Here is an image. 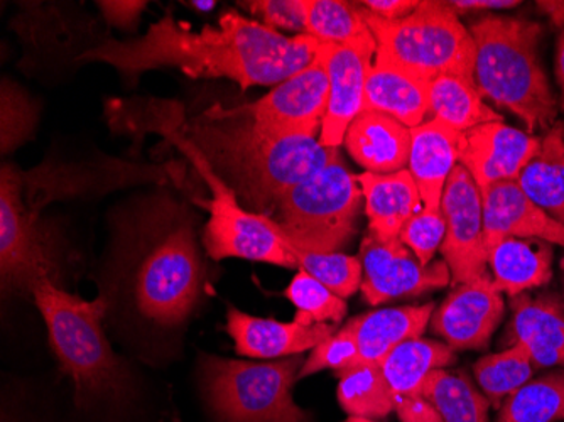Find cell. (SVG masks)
I'll return each instance as SVG.
<instances>
[{"mask_svg": "<svg viewBox=\"0 0 564 422\" xmlns=\"http://www.w3.org/2000/svg\"><path fill=\"white\" fill-rule=\"evenodd\" d=\"M319 41L307 34L286 36L262 22L225 11L217 28L193 31L167 12L144 36L107 40L78 56L80 62L109 63L138 78L148 69H182L193 78H228L242 87H272L312 65Z\"/></svg>", "mask_w": 564, "mask_h": 422, "instance_id": "cell-1", "label": "cell"}, {"mask_svg": "<svg viewBox=\"0 0 564 422\" xmlns=\"http://www.w3.org/2000/svg\"><path fill=\"white\" fill-rule=\"evenodd\" d=\"M180 134L249 206L272 208L296 184L340 158L315 138L265 136L237 109L214 105Z\"/></svg>", "mask_w": 564, "mask_h": 422, "instance_id": "cell-2", "label": "cell"}, {"mask_svg": "<svg viewBox=\"0 0 564 422\" xmlns=\"http://www.w3.org/2000/svg\"><path fill=\"white\" fill-rule=\"evenodd\" d=\"M477 46L475 85L481 97L518 116L529 132L546 129L557 105L538 56L541 25L509 15H485L471 22Z\"/></svg>", "mask_w": 564, "mask_h": 422, "instance_id": "cell-3", "label": "cell"}, {"mask_svg": "<svg viewBox=\"0 0 564 422\" xmlns=\"http://www.w3.org/2000/svg\"><path fill=\"white\" fill-rule=\"evenodd\" d=\"M205 266L188 209L158 203L139 246L134 297L142 316L161 326L182 325L198 303Z\"/></svg>", "mask_w": 564, "mask_h": 422, "instance_id": "cell-4", "label": "cell"}, {"mask_svg": "<svg viewBox=\"0 0 564 422\" xmlns=\"http://www.w3.org/2000/svg\"><path fill=\"white\" fill-rule=\"evenodd\" d=\"M31 296L46 322L51 348L63 372L75 382L76 401H120L131 389V376L101 328L109 297L100 294L87 301L50 279L37 282Z\"/></svg>", "mask_w": 564, "mask_h": 422, "instance_id": "cell-5", "label": "cell"}, {"mask_svg": "<svg viewBox=\"0 0 564 422\" xmlns=\"http://www.w3.org/2000/svg\"><path fill=\"white\" fill-rule=\"evenodd\" d=\"M360 9L376 37L377 55L426 80L456 75L475 82L477 46L448 2L421 0L416 11L398 21L377 18L362 4Z\"/></svg>", "mask_w": 564, "mask_h": 422, "instance_id": "cell-6", "label": "cell"}, {"mask_svg": "<svg viewBox=\"0 0 564 422\" xmlns=\"http://www.w3.org/2000/svg\"><path fill=\"white\" fill-rule=\"evenodd\" d=\"M303 364L300 355L265 364L203 355V393L221 422H310L291 393Z\"/></svg>", "mask_w": 564, "mask_h": 422, "instance_id": "cell-7", "label": "cell"}, {"mask_svg": "<svg viewBox=\"0 0 564 422\" xmlns=\"http://www.w3.org/2000/svg\"><path fill=\"white\" fill-rule=\"evenodd\" d=\"M364 193L341 158L296 184L279 199L281 220L265 215L279 239L319 252H341L354 239Z\"/></svg>", "mask_w": 564, "mask_h": 422, "instance_id": "cell-8", "label": "cell"}, {"mask_svg": "<svg viewBox=\"0 0 564 422\" xmlns=\"http://www.w3.org/2000/svg\"><path fill=\"white\" fill-rule=\"evenodd\" d=\"M164 132L166 138L192 161L203 180L207 181L208 188L214 195L210 202H198L210 212V218L203 228V246L207 249L208 256L214 260L239 257L252 262L274 263L279 268H297L290 250L269 227L265 215L253 214L242 208L236 192L173 127Z\"/></svg>", "mask_w": 564, "mask_h": 422, "instance_id": "cell-9", "label": "cell"}, {"mask_svg": "<svg viewBox=\"0 0 564 422\" xmlns=\"http://www.w3.org/2000/svg\"><path fill=\"white\" fill-rule=\"evenodd\" d=\"M0 275L4 291L25 296L43 279L58 284L59 275L53 237L41 209L25 199L19 170L11 164L0 173Z\"/></svg>", "mask_w": 564, "mask_h": 422, "instance_id": "cell-10", "label": "cell"}, {"mask_svg": "<svg viewBox=\"0 0 564 422\" xmlns=\"http://www.w3.org/2000/svg\"><path fill=\"white\" fill-rule=\"evenodd\" d=\"M328 100V73L315 58L312 65L275 85L261 100L236 109L271 138L318 139Z\"/></svg>", "mask_w": 564, "mask_h": 422, "instance_id": "cell-11", "label": "cell"}, {"mask_svg": "<svg viewBox=\"0 0 564 422\" xmlns=\"http://www.w3.org/2000/svg\"><path fill=\"white\" fill-rule=\"evenodd\" d=\"M446 237L442 246L453 285L467 284L487 274L489 253L484 239V203L477 183L462 164L449 174L442 198Z\"/></svg>", "mask_w": 564, "mask_h": 422, "instance_id": "cell-12", "label": "cell"}, {"mask_svg": "<svg viewBox=\"0 0 564 422\" xmlns=\"http://www.w3.org/2000/svg\"><path fill=\"white\" fill-rule=\"evenodd\" d=\"M358 260L362 266L360 291L372 306L398 297L420 296L452 281L445 260L424 268L401 239L380 240L372 231L364 237Z\"/></svg>", "mask_w": 564, "mask_h": 422, "instance_id": "cell-13", "label": "cell"}, {"mask_svg": "<svg viewBox=\"0 0 564 422\" xmlns=\"http://www.w3.org/2000/svg\"><path fill=\"white\" fill-rule=\"evenodd\" d=\"M376 56L372 31L351 43H319L316 58L325 66L329 82L328 110L319 134L325 148H340L348 127L364 112L366 85Z\"/></svg>", "mask_w": 564, "mask_h": 422, "instance_id": "cell-14", "label": "cell"}, {"mask_svg": "<svg viewBox=\"0 0 564 422\" xmlns=\"http://www.w3.org/2000/svg\"><path fill=\"white\" fill-rule=\"evenodd\" d=\"M502 316V293L487 272L477 281L455 285L438 310H434L431 328L453 350H478L487 347Z\"/></svg>", "mask_w": 564, "mask_h": 422, "instance_id": "cell-15", "label": "cell"}, {"mask_svg": "<svg viewBox=\"0 0 564 422\" xmlns=\"http://www.w3.org/2000/svg\"><path fill=\"white\" fill-rule=\"evenodd\" d=\"M541 149V139L500 122L484 123L462 138L459 164L484 192L502 181H518Z\"/></svg>", "mask_w": 564, "mask_h": 422, "instance_id": "cell-16", "label": "cell"}, {"mask_svg": "<svg viewBox=\"0 0 564 422\" xmlns=\"http://www.w3.org/2000/svg\"><path fill=\"white\" fill-rule=\"evenodd\" d=\"M480 193L487 253L506 239H535L564 247L563 225L535 205L518 181H502Z\"/></svg>", "mask_w": 564, "mask_h": 422, "instance_id": "cell-17", "label": "cell"}, {"mask_svg": "<svg viewBox=\"0 0 564 422\" xmlns=\"http://www.w3.org/2000/svg\"><path fill=\"white\" fill-rule=\"evenodd\" d=\"M227 332L236 342L237 354L272 360L313 350L335 333V325L312 323L301 314H296L294 322L281 323L228 306Z\"/></svg>", "mask_w": 564, "mask_h": 422, "instance_id": "cell-18", "label": "cell"}, {"mask_svg": "<svg viewBox=\"0 0 564 422\" xmlns=\"http://www.w3.org/2000/svg\"><path fill=\"white\" fill-rule=\"evenodd\" d=\"M512 322L507 328V347L522 343L535 370L564 368V301L557 294L510 297Z\"/></svg>", "mask_w": 564, "mask_h": 422, "instance_id": "cell-19", "label": "cell"}, {"mask_svg": "<svg viewBox=\"0 0 564 422\" xmlns=\"http://www.w3.org/2000/svg\"><path fill=\"white\" fill-rule=\"evenodd\" d=\"M462 138L464 134L438 119L424 120L411 129L408 170L416 181L424 208L442 209L449 174L459 164Z\"/></svg>", "mask_w": 564, "mask_h": 422, "instance_id": "cell-20", "label": "cell"}, {"mask_svg": "<svg viewBox=\"0 0 564 422\" xmlns=\"http://www.w3.org/2000/svg\"><path fill=\"white\" fill-rule=\"evenodd\" d=\"M431 80L377 55L366 85L364 110L386 113L414 129L427 120Z\"/></svg>", "mask_w": 564, "mask_h": 422, "instance_id": "cell-21", "label": "cell"}, {"mask_svg": "<svg viewBox=\"0 0 564 422\" xmlns=\"http://www.w3.org/2000/svg\"><path fill=\"white\" fill-rule=\"evenodd\" d=\"M344 144L367 173H398L408 167L411 129L386 113L364 110L348 127Z\"/></svg>", "mask_w": 564, "mask_h": 422, "instance_id": "cell-22", "label": "cell"}, {"mask_svg": "<svg viewBox=\"0 0 564 422\" xmlns=\"http://www.w3.org/2000/svg\"><path fill=\"white\" fill-rule=\"evenodd\" d=\"M366 199L369 231L380 240L399 239L402 228L423 209L420 188L408 167L398 173L358 176Z\"/></svg>", "mask_w": 564, "mask_h": 422, "instance_id": "cell-23", "label": "cell"}, {"mask_svg": "<svg viewBox=\"0 0 564 422\" xmlns=\"http://www.w3.org/2000/svg\"><path fill=\"white\" fill-rule=\"evenodd\" d=\"M434 304L386 307L350 320L362 364L380 365L401 343L421 338L430 325Z\"/></svg>", "mask_w": 564, "mask_h": 422, "instance_id": "cell-24", "label": "cell"}, {"mask_svg": "<svg viewBox=\"0 0 564 422\" xmlns=\"http://www.w3.org/2000/svg\"><path fill=\"white\" fill-rule=\"evenodd\" d=\"M551 244L535 239H506L489 252L490 275L499 293L509 297L543 288L553 278Z\"/></svg>", "mask_w": 564, "mask_h": 422, "instance_id": "cell-25", "label": "cell"}, {"mask_svg": "<svg viewBox=\"0 0 564 422\" xmlns=\"http://www.w3.org/2000/svg\"><path fill=\"white\" fill-rule=\"evenodd\" d=\"M455 361V350L436 339L414 338L401 343L380 364L392 398L417 396L427 377Z\"/></svg>", "mask_w": 564, "mask_h": 422, "instance_id": "cell-26", "label": "cell"}, {"mask_svg": "<svg viewBox=\"0 0 564 422\" xmlns=\"http://www.w3.org/2000/svg\"><path fill=\"white\" fill-rule=\"evenodd\" d=\"M522 192L564 227V127L541 139V149L518 180Z\"/></svg>", "mask_w": 564, "mask_h": 422, "instance_id": "cell-27", "label": "cell"}, {"mask_svg": "<svg viewBox=\"0 0 564 422\" xmlns=\"http://www.w3.org/2000/svg\"><path fill=\"white\" fill-rule=\"evenodd\" d=\"M427 119L442 120L459 134H465L484 123L500 122L502 116L485 104L475 82L442 75L431 82Z\"/></svg>", "mask_w": 564, "mask_h": 422, "instance_id": "cell-28", "label": "cell"}, {"mask_svg": "<svg viewBox=\"0 0 564 422\" xmlns=\"http://www.w3.org/2000/svg\"><path fill=\"white\" fill-rule=\"evenodd\" d=\"M438 409L443 422H489V399L484 398L465 374L445 368L427 377L420 393Z\"/></svg>", "mask_w": 564, "mask_h": 422, "instance_id": "cell-29", "label": "cell"}, {"mask_svg": "<svg viewBox=\"0 0 564 422\" xmlns=\"http://www.w3.org/2000/svg\"><path fill=\"white\" fill-rule=\"evenodd\" d=\"M497 422H564V372L529 380L500 405Z\"/></svg>", "mask_w": 564, "mask_h": 422, "instance_id": "cell-30", "label": "cell"}, {"mask_svg": "<svg viewBox=\"0 0 564 422\" xmlns=\"http://www.w3.org/2000/svg\"><path fill=\"white\" fill-rule=\"evenodd\" d=\"M338 402L355 419H380L394 411V398L380 365L358 364L340 374Z\"/></svg>", "mask_w": 564, "mask_h": 422, "instance_id": "cell-31", "label": "cell"}, {"mask_svg": "<svg viewBox=\"0 0 564 422\" xmlns=\"http://www.w3.org/2000/svg\"><path fill=\"white\" fill-rule=\"evenodd\" d=\"M534 372L531 354L522 343H512L506 350L487 355L474 365L478 386L496 408L524 387Z\"/></svg>", "mask_w": 564, "mask_h": 422, "instance_id": "cell-32", "label": "cell"}, {"mask_svg": "<svg viewBox=\"0 0 564 422\" xmlns=\"http://www.w3.org/2000/svg\"><path fill=\"white\" fill-rule=\"evenodd\" d=\"M307 36L319 43L345 44L370 33L358 2L306 0Z\"/></svg>", "mask_w": 564, "mask_h": 422, "instance_id": "cell-33", "label": "cell"}, {"mask_svg": "<svg viewBox=\"0 0 564 422\" xmlns=\"http://www.w3.org/2000/svg\"><path fill=\"white\" fill-rule=\"evenodd\" d=\"M282 240V239H281ZM291 256L296 260L297 268L318 279L337 296L350 297L357 293L362 282V266L358 257L344 252H319L297 244L282 240Z\"/></svg>", "mask_w": 564, "mask_h": 422, "instance_id": "cell-34", "label": "cell"}, {"mask_svg": "<svg viewBox=\"0 0 564 422\" xmlns=\"http://www.w3.org/2000/svg\"><path fill=\"white\" fill-rule=\"evenodd\" d=\"M284 296L296 306L297 314L312 323L337 326L347 314L344 297L301 269L288 285Z\"/></svg>", "mask_w": 564, "mask_h": 422, "instance_id": "cell-35", "label": "cell"}, {"mask_svg": "<svg viewBox=\"0 0 564 422\" xmlns=\"http://www.w3.org/2000/svg\"><path fill=\"white\" fill-rule=\"evenodd\" d=\"M358 364H362L360 351H358L354 332L347 323L344 328L333 333L329 338L319 343L318 347L313 348L312 354L301 367L297 380L322 372V370H333L340 376L350 368L357 367Z\"/></svg>", "mask_w": 564, "mask_h": 422, "instance_id": "cell-36", "label": "cell"}, {"mask_svg": "<svg viewBox=\"0 0 564 422\" xmlns=\"http://www.w3.org/2000/svg\"><path fill=\"white\" fill-rule=\"evenodd\" d=\"M446 237V220L442 209H420L402 228L399 239L420 260L421 266L433 263L434 253L442 250Z\"/></svg>", "mask_w": 564, "mask_h": 422, "instance_id": "cell-37", "label": "cell"}, {"mask_svg": "<svg viewBox=\"0 0 564 422\" xmlns=\"http://www.w3.org/2000/svg\"><path fill=\"white\" fill-rule=\"evenodd\" d=\"M239 6L279 33L307 34L306 0H250Z\"/></svg>", "mask_w": 564, "mask_h": 422, "instance_id": "cell-38", "label": "cell"}, {"mask_svg": "<svg viewBox=\"0 0 564 422\" xmlns=\"http://www.w3.org/2000/svg\"><path fill=\"white\" fill-rule=\"evenodd\" d=\"M97 6L109 24L126 31L138 28L141 14L148 8L142 0H100Z\"/></svg>", "mask_w": 564, "mask_h": 422, "instance_id": "cell-39", "label": "cell"}, {"mask_svg": "<svg viewBox=\"0 0 564 422\" xmlns=\"http://www.w3.org/2000/svg\"><path fill=\"white\" fill-rule=\"evenodd\" d=\"M394 411L401 422H443L438 409L423 396H401L394 399Z\"/></svg>", "mask_w": 564, "mask_h": 422, "instance_id": "cell-40", "label": "cell"}, {"mask_svg": "<svg viewBox=\"0 0 564 422\" xmlns=\"http://www.w3.org/2000/svg\"><path fill=\"white\" fill-rule=\"evenodd\" d=\"M367 11L386 21H398L420 8L421 0H364Z\"/></svg>", "mask_w": 564, "mask_h": 422, "instance_id": "cell-41", "label": "cell"}, {"mask_svg": "<svg viewBox=\"0 0 564 422\" xmlns=\"http://www.w3.org/2000/svg\"><path fill=\"white\" fill-rule=\"evenodd\" d=\"M449 8L458 12L470 11H499V9H512L521 6L519 0H452Z\"/></svg>", "mask_w": 564, "mask_h": 422, "instance_id": "cell-42", "label": "cell"}, {"mask_svg": "<svg viewBox=\"0 0 564 422\" xmlns=\"http://www.w3.org/2000/svg\"><path fill=\"white\" fill-rule=\"evenodd\" d=\"M556 78L561 88V107L564 109V30L561 31L560 40H557Z\"/></svg>", "mask_w": 564, "mask_h": 422, "instance_id": "cell-43", "label": "cell"}, {"mask_svg": "<svg viewBox=\"0 0 564 422\" xmlns=\"http://www.w3.org/2000/svg\"><path fill=\"white\" fill-rule=\"evenodd\" d=\"M538 8L541 11L546 12L554 24L564 25V2H557V0H551V2H538Z\"/></svg>", "mask_w": 564, "mask_h": 422, "instance_id": "cell-44", "label": "cell"}, {"mask_svg": "<svg viewBox=\"0 0 564 422\" xmlns=\"http://www.w3.org/2000/svg\"><path fill=\"white\" fill-rule=\"evenodd\" d=\"M186 8L195 9L198 12H210L214 11L217 2L214 0H207V2H203V0H193V2H186Z\"/></svg>", "mask_w": 564, "mask_h": 422, "instance_id": "cell-45", "label": "cell"}, {"mask_svg": "<svg viewBox=\"0 0 564 422\" xmlns=\"http://www.w3.org/2000/svg\"><path fill=\"white\" fill-rule=\"evenodd\" d=\"M561 271H563V285H564V259H563V262H561Z\"/></svg>", "mask_w": 564, "mask_h": 422, "instance_id": "cell-46", "label": "cell"}]
</instances>
